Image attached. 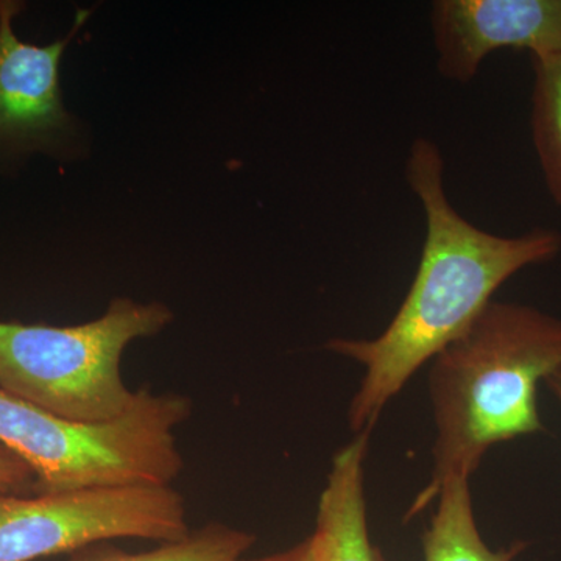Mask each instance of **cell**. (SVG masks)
Instances as JSON below:
<instances>
[{
  "mask_svg": "<svg viewBox=\"0 0 561 561\" xmlns=\"http://www.w3.org/2000/svg\"><path fill=\"white\" fill-rule=\"evenodd\" d=\"M405 180L426 217V238L411 290L378 337L327 343L332 353L365 368L348 409L356 435L373 430L409 379L471 327L502 284L561 251V234L551 228L500 236L465 219L446 194L445 161L431 139L413 140Z\"/></svg>",
  "mask_w": 561,
  "mask_h": 561,
  "instance_id": "1",
  "label": "cell"
},
{
  "mask_svg": "<svg viewBox=\"0 0 561 561\" xmlns=\"http://www.w3.org/2000/svg\"><path fill=\"white\" fill-rule=\"evenodd\" d=\"M561 368V319L519 302L491 301L432 359V478L409 516L451 476L470 478L500 443L545 432L538 386Z\"/></svg>",
  "mask_w": 561,
  "mask_h": 561,
  "instance_id": "2",
  "label": "cell"
},
{
  "mask_svg": "<svg viewBox=\"0 0 561 561\" xmlns=\"http://www.w3.org/2000/svg\"><path fill=\"white\" fill-rule=\"evenodd\" d=\"M191 413L192 402L184 394L144 387L124 415L81 423L0 389V445L27 463L36 493L172 485L184 467L175 431Z\"/></svg>",
  "mask_w": 561,
  "mask_h": 561,
  "instance_id": "3",
  "label": "cell"
},
{
  "mask_svg": "<svg viewBox=\"0 0 561 561\" xmlns=\"http://www.w3.org/2000/svg\"><path fill=\"white\" fill-rule=\"evenodd\" d=\"M172 320L168 306L130 298H116L102 317L76 327L0 320V389L62 419H117L138 400L122 378L124 351Z\"/></svg>",
  "mask_w": 561,
  "mask_h": 561,
  "instance_id": "4",
  "label": "cell"
},
{
  "mask_svg": "<svg viewBox=\"0 0 561 561\" xmlns=\"http://www.w3.org/2000/svg\"><path fill=\"white\" fill-rule=\"evenodd\" d=\"M190 531L186 501L172 485L0 494V561H36L121 538L160 545Z\"/></svg>",
  "mask_w": 561,
  "mask_h": 561,
  "instance_id": "5",
  "label": "cell"
},
{
  "mask_svg": "<svg viewBox=\"0 0 561 561\" xmlns=\"http://www.w3.org/2000/svg\"><path fill=\"white\" fill-rule=\"evenodd\" d=\"M24 3L0 0V154L51 151L72 131L60 90V62L91 11L80 10L66 38L47 46L24 43L14 18Z\"/></svg>",
  "mask_w": 561,
  "mask_h": 561,
  "instance_id": "6",
  "label": "cell"
},
{
  "mask_svg": "<svg viewBox=\"0 0 561 561\" xmlns=\"http://www.w3.org/2000/svg\"><path fill=\"white\" fill-rule=\"evenodd\" d=\"M431 31L440 76L468 83L496 50L561 54V0H438Z\"/></svg>",
  "mask_w": 561,
  "mask_h": 561,
  "instance_id": "7",
  "label": "cell"
},
{
  "mask_svg": "<svg viewBox=\"0 0 561 561\" xmlns=\"http://www.w3.org/2000/svg\"><path fill=\"white\" fill-rule=\"evenodd\" d=\"M370 434H357L332 460L311 535L319 561H386L368 534L364 461Z\"/></svg>",
  "mask_w": 561,
  "mask_h": 561,
  "instance_id": "8",
  "label": "cell"
},
{
  "mask_svg": "<svg viewBox=\"0 0 561 561\" xmlns=\"http://www.w3.org/2000/svg\"><path fill=\"white\" fill-rule=\"evenodd\" d=\"M435 501L437 511L423 535L424 561H513L526 551L524 541L493 551L482 540L472 508L470 478L446 479Z\"/></svg>",
  "mask_w": 561,
  "mask_h": 561,
  "instance_id": "9",
  "label": "cell"
},
{
  "mask_svg": "<svg viewBox=\"0 0 561 561\" xmlns=\"http://www.w3.org/2000/svg\"><path fill=\"white\" fill-rule=\"evenodd\" d=\"M256 537L249 530L224 523H208L181 538L160 542L146 552H127L110 542L73 553L68 561H241L253 548Z\"/></svg>",
  "mask_w": 561,
  "mask_h": 561,
  "instance_id": "10",
  "label": "cell"
},
{
  "mask_svg": "<svg viewBox=\"0 0 561 561\" xmlns=\"http://www.w3.org/2000/svg\"><path fill=\"white\" fill-rule=\"evenodd\" d=\"M531 139L549 194L561 208V54L531 57Z\"/></svg>",
  "mask_w": 561,
  "mask_h": 561,
  "instance_id": "11",
  "label": "cell"
},
{
  "mask_svg": "<svg viewBox=\"0 0 561 561\" xmlns=\"http://www.w3.org/2000/svg\"><path fill=\"white\" fill-rule=\"evenodd\" d=\"M35 485V476L24 460L0 445V494H20Z\"/></svg>",
  "mask_w": 561,
  "mask_h": 561,
  "instance_id": "12",
  "label": "cell"
},
{
  "mask_svg": "<svg viewBox=\"0 0 561 561\" xmlns=\"http://www.w3.org/2000/svg\"><path fill=\"white\" fill-rule=\"evenodd\" d=\"M241 561H319V557H317L316 548L309 537L287 551L272 553V556L261 557V559H243Z\"/></svg>",
  "mask_w": 561,
  "mask_h": 561,
  "instance_id": "13",
  "label": "cell"
},
{
  "mask_svg": "<svg viewBox=\"0 0 561 561\" xmlns=\"http://www.w3.org/2000/svg\"><path fill=\"white\" fill-rule=\"evenodd\" d=\"M545 383L561 404V368L553 371L552 375H549L548 378L545 379Z\"/></svg>",
  "mask_w": 561,
  "mask_h": 561,
  "instance_id": "14",
  "label": "cell"
}]
</instances>
